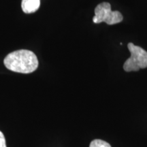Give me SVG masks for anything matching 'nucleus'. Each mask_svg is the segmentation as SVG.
I'll list each match as a JSON object with an SVG mask.
<instances>
[{
  "mask_svg": "<svg viewBox=\"0 0 147 147\" xmlns=\"http://www.w3.org/2000/svg\"><path fill=\"white\" fill-rule=\"evenodd\" d=\"M9 70L22 74L32 73L38 67V59L34 53L28 50H18L10 53L3 60Z\"/></svg>",
  "mask_w": 147,
  "mask_h": 147,
  "instance_id": "f257e3e1",
  "label": "nucleus"
},
{
  "mask_svg": "<svg viewBox=\"0 0 147 147\" xmlns=\"http://www.w3.org/2000/svg\"><path fill=\"white\" fill-rule=\"evenodd\" d=\"M127 48L131 56L124 63V70L127 72L137 71L147 67V51L131 42L127 45Z\"/></svg>",
  "mask_w": 147,
  "mask_h": 147,
  "instance_id": "f03ea898",
  "label": "nucleus"
},
{
  "mask_svg": "<svg viewBox=\"0 0 147 147\" xmlns=\"http://www.w3.org/2000/svg\"><path fill=\"white\" fill-rule=\"evenodd\" d=\"M123 19V15L119 11H112L111 5L108 2L98 4L95 9V16L93 18L94 23L104 22L107 25H112L121 23Z\"/></svg>",
  "mask_w": 147,
  "mask_h": 147,
  "instance_id": "7ed1b4c3",
  "label": "nucleus"
},
{
  "mask_svg": "<svg viewBox=\"0 0 147 147\" xmlns=\"http://www.w3.org/2000/svg\"><path fill=\"white\" fill-rule=\"evenodd\" d=\"M40 0H22L21 8L25 13L31 14L36 12L40 8Z\"/></svg>",
  "mask_w": 147,
  "mask_h": 147,
  "instance_id": "20e7f679",
  "label": "nucleus"
},
{
  "mask_svg": "<svg viewBox=\"0 0 147 147\" xmlns=\"http://www.w3.org/2000/svg\"><path fill=\"white\" fill-rule=\"evenodd\" d=\"M89 147H111L109 143L102 140H94L91 142Z\"/></svg>",
  "mask_w": 147,
  "mask_h": 147,
  "instance_id": "39448f33",
  "label": "nucleus"
},
{
  "mask_svg": "<svg viewBox=\"0 0 147 147\" xmlns=\"http://www.w3.org/2000/svg\"><path fill=\"white\" fill-rule=\"evenodd\" d=\"M0 147H6L5 137L1 131H0Z\"/></svg>",
  "mask_w": 147,
  "mask_h": 147,
  "instance_id": "423d86ee",
  "label": "nucleus"
}]
</instances>
